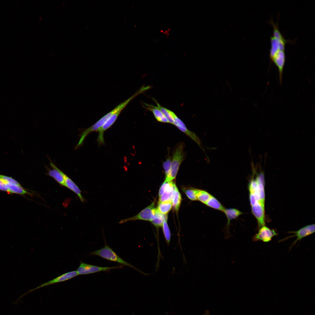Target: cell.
Instances as JSON below:
<instances>
[{
	"mask_svg": "<svg viewBox=\"0 0 315 315\" xmlns=\"http://www.w3.org/2000/svg\"><path fill=\"white\" fill-rule=\"evenodd\" d=\"M184 146L183 143H181L178 145L176 147L173 154L169 174L165 178L164 182L172 181L175 178L180 165L184 160L185 154L183 151Z\"/></svg>",
	"mask_w": 315,
	"mask_h": 315,
	"instance_id": "obj_1",
	"label": "cell"
},
{
	"mask_svg": "<svg viewBox=\"0 0 315 315\" xmlns=\"http://www.w3.org/2000/svg\"><path fill=\"white\" fill-rule=\"evenodd\" d=\"M90 255L98 256L105 259L117 262L124 266L131 267L144 274L142 272L133 265L121 258L108 246L107 245L106 243L103 247L91 252Z\"/></svg>",
	"mask_w": 315,
	"mask_h": 315,
	"instance_id": "obj_2",
	"label": "cell"
},
{
	"mask_svg": "<svg viewBox=\"0 0 315 315\" xmlns=\"http://www.w3.org/2000/svg\"><path fill=\"white\" fill-rule=\"evenodd\" d=\"M117 110V108L116 107L111 111L102 118L94 125L83 131L80 135V139L78 142L76 146L75 149H77L82 146L86 136L90 133L94 131H97L104 125L112 115L116 112Z\"/></svg>",
	"mask_w": 315,
	"mask_h": 315,
	"instance_id": "obj_3",
	"label": "cell"
},
{
	"mask_svg": "<svg viewBox=\"0 0 315 315\" xmlns=\"http://www.w3.org/2000/svg\"><path fill=\"white\" fill-rule=\"evenodd\" d=\"M155 209V202H153L135 215L121 220L119 223L120 224L127 222L139 220L151 221L154 217Z\"/></svg>",
	"mask_w": 315,
	"mask_h": 315,
	"instance_id": "obj_4",
	"label": "cell"
},
{
	"mask_svg": "<svg viewBox=\"0 0 315 315\" xmlns=\"http://www.w3.org/2000/svg\"><path fill=\"white\" fill-rule=\"evenodd\" d=\"M121 265L112 267H102L88 264L80 262L79 267L76 271L78 275H85L94 273L100 272H109L110 270L121 268Z\"/></svg>",
	"mask_w": 315,
	"mask_h": 315,
	"instance_id": "obj_5",
	"label": "cell"
},
{
	"mask_svg": "<svg viewBox=\"0 0 315 315\" xmlns=\"http://www.w3.org/2000/svg\"><path fill=\"white\" fill-rule=\"evenodd\" d=\"M315 231L314 224L308 225L301 228L297 231L289 232V233L293 234L294 235L284 238L280 240L279 241L280 242H283L291 237H296V239L293 242L291 245L290 248H291L298 241H300L304 238L313 234L315 232Z\"/></svg>",
	"mask_w": 315,
	"mask_h": 315,
	"instance_id": "obj_6",
	"label": "cell"
},
{
	"mask_svg": "<svg viewBox=\"0 0 315 315\" xmlns=\"http://www.w3.org/2000/svg\"><path fill=\"white\" fill-rule=\"evenodd\" d=\"M277 235V233L275 230L264 225L259 228L258 232L252 237V240L253 242L262 241L268 242L273 237Z\"/></svg>",
	"mask_w": 315,
	"mask_h": 315,
	"instance_id": "obj_7",
	"label": "cell"
},
{
	"mask_svg": "<svg viewBox=\"0 0 315 315\" xmlns=\"http://www.w3.org/2000/svg\"><path fill=\"white\" fill-rule=\"evenodd\" d=\"M278 68L280 83L281 84L284 69L286 61L284 51L279 50L270 58Z\"/></svg>",
	"mask_w": 315,
	"mask_h": 315,
	"instance_id": "obj_8",
	"label": "cell"
},
{
	"mask_svg": "<svg viewBox=\"0 0 315 315\" xmlns=\"http://www.w3.org/2000/svg\"><path fill=\"white\" fill-rule=\"evenodd\" d=\"M124 108H121L114 113L106 121L104 125L97 131L99 134L97 141L99 145L104 144V134L105 131L110 127L114 124L119 115Z\"/></svg>",
	"mask_w": 315,
	"mask_h": 315,
	"instance_id": "obj_9",
	"label": "cell"
},
{
	"mask_svg": "<svg viewBox=\"0 0 315 315\" xmlns=\"http://www.w3.org/2000/svg\"><path fill=\"white\" fill-rule=\"evenodd\" d=\"M50 165L52 169L47 166L46 168L47 171V175L53 178L61 185L65 186L64 176L65 174L59 169L49 158Z\"/></svg>",
	"mask_w": 315,
	"mask_h": 315,
	"instance_id": "obj_10",
	"label": "cell"
},
{
	"mask_svg": "<svg viewBox=\"0 0 315 315\" xmlns=\"http://www.w3.org/2000/svg\"><path fill=\"white\" fill-rule=\"evenodd\" d=\"M174 121V125L180 130L190 138L201 148V143L199 138L194 132L189 130L183 122L174 113L173 114Z\"/></svg>",
	"mask_w": 315,
	"mask_h": 315,
	"instance_id": "obj_11",
	"label": "cell"
},
{
	"mask_svg": "<svg viewBox=\"0 0 315 315\" xmlns=\"http://www.w3.org/2000/svg\"><path fill=\"white\" fill-rule=\"evenodd\" d=\"M78 275H79L76 271H72L64 273L49 281L42 284L35 288L30 290L29 292H27L24 295H23L22 296L25 295L26 294H27L29 292H30L41 288L55 283L67 281L76 276Z\"/></svg>",
	"mask_w": 315,
	"mask_h": 315,
	"instance_id": "obj_12",
	"label": "cell"
},
{
	"mask_svg": "<svg viewBox=\"0 0 315 315\" xmlns=\"http://www.w3.org/2000/svg\"><path fill=\"white\" fill-rule=\"evenodd\" d=\"M270 43L271 48L269 55L270 58L279 50L285 51L286 43L280 41L271 36L270 37Z\"/></svg>",
	"mask_w": 315,
	"mask_h": 315,
	"instance_id": "obj_13",
	"label": "cell"
},
{
	"mask_svg": "<svg viewBox=\"0 0 315 315\" xmlns=\"http://www.w3.org/2000/svg\"><path fill=\"white\" fill-rule=\"evenodd\" d=\"M64 177L65 186L75 193L77 195L80 201L83 203L84 202L85 200L81 195V191L78 186L65 174L64 175Z\"/></svg>",
	"mask_w": 315,
	"mask_h": 315,
	"instance_id": "obj_14",
	"label": "cell"
},
{
	"mask_svg": "<svg viewBox=\"0 0 315 315\" xmlns=\"http://www.w3.org/2000/svg\"><path fill=\"white\" fill-rule=\"evenodd\" d=\"M144 104L146 108L152 112L155 118L158 121L163 123H169L167 118L157 106L149 105L144 103Z\"/></svg>",
	"mask_w": 315,
	"mask_h": 315,
	"instance_id": "obj_15",
	"label": "cell"
},
{
	"mask_svg": "<svg viewBox=\"0 0 315 315\" xmlns=\"http://www.w3.org/2000/svg\"><path fill=\"white\" fill-rule=\"evenodd\" d=\"M181 200V195L174 183L173 184V192L172 197V205L176 212H178L179 210Z\"/></svg>",
	"mask_w": 315,
	"mask_h": 315,
	"instance_id": "obj_16",
	"label": "cell"
},
{
	"mask_svg": "<svg viewBox=\"0 0 315 315\" xmlns=\"http://www.w3.org/2000/svg\"><path fill=\"white\" fill-rule=\"evenodd\" d=\"M8 190V192L11 194H18L21 195L30 194L31 193L27 191L21 185H18L4 182Z\"/></svg>",
	"mask_w": 315,
	"mask_h": 315,
	"instance_id": "obj_17",
	"label": "cell"
},
{
	"mask_svg": "<svg viewBox=\"0 0 315 315\" xmlns=\"http://www.w3.org/2000/svg\"><path fill=\"white\" fill-rule=\"evenodd\" d=\"M223 212L225 214L227 219L226 226L227 229L229 228L231 220L237 218L243 214L242 212L235 208H225Z\"/></svg>",
	"mask_w": 315,
	"mask_h": 315,
	"instance_id": "obj_18",
	"label": "cell"
},
{
	"mask_svg": "<svg viewBox=\"0 0 315 315\" xmlns=\"http://www.w3.org/2000/svg\"><path fill=\"white\" fill-rule=\"evenodd\" d=\"M172 181H169V184L163 194L159 197V202H172V197L173 192Z\"/></svg>",
	"mask_w": 315,
	"mask_h": 315,
	"instance_id": "obj_19",
	"label": "cell"
},
{
	"mask_svg": "<svg viewBox=\"0 0 315 315\" xmlns=\"http://www.w3.org/2000/svg\"><path fill=\"white\" fill-rule=\"evenodd\" d=\"M167 219V215L163 214L157 209L155 211L154 217L151 221L152 223L156 227L159 228L162 226L164 221Z\"/></svg>",
	"mask_w": 315,
	"mask_h": 315,
	"instance_id": "obj_20",
	"label": "cell"
},
{
	"mask_svg": "<svg viewBox=\"0 0 315 315\" xmlns=\"http://www.w3.org/2000/svg\"><path fill=\"white\" fill-rule=\"evenodd\" d=\"M205 204L208 206L222 212L225 209L218 200L212 195Z\"/></svg>",
	"mask_w": 315,
	"mask_h": 315,
	"instance_id": "obj_21",
	"label": "cell"
},
{
	"mask_svg": "<svg viewBox=\"0 0 315 315\" xmlns=\"http://www.w3.org/2000/svg\"><path fill=\"white\" fill-rule=\"evenodd\" d=\"M270 23L272 26L273 28V36H272L276 39L286 43L289 41L286 40L283 37L280 32L278 25V23L275 24L272 19L270 22Z\"/></svg>",
	"mask_w": 315,
	"mask_h": 315,
	"instance_id": "obj_22",
	"label": "cell"
},
{
	"mask_svg": "<svg viewBox=\"0 0 315 315\" xmlns=\"http://www.w3.org/2000/svg\"><path fill=\"white\" fill-rule=\"evenodd\" d=\"M172 206L171 201L158 202L157 209L162 214L167 215L171 210Z\"/></svg>",
	"mask_w": 315,
	"mask_h": 315,
	"instance_id": "obj_23",
	"label": "cell"
},
{
	"mask_svg": "<svg viewBox=\"0 0 315 315\" xmlns=\"http://www.w3.org/2000/svg\"><path fill=\"white\" fill-rule=\"evenodd\" d=\"M157 106L164 115L168 121L169 123L174 125V120L173 116L174 112L164 107L161 106L155 100Z\"/></svg>",
	"mask_w": 315,
	"mask_h": 315,
	"instance_id": "obj_24",
	"label": "cell"
},
{
	"mask_svg": "<svg viewBox=\"0 0 315 315\" xmlns=\"http://www.w3.org/2000/svg\"><path fill=\"white\" fill-rule=\"evenodd\" d=\"M212 195L204 190L197 189L196 196L197 200L205 204Z\"/></svg>",
	"mask_w": 315,
	"mask_h": 315,
	"instance_id": "obj_25",
	"label": "cell"
},
{
	"mask_svg": "<svg viewBox=\"0 0 315 315\" xmlns=\"http://www.w3.org/2000/svg\"><path fill=\"white\" fill-rule=\"evenodd\" d=\"M167 221V220L164 221L162 226V227L163 233L166 242L167 244L169 245L170 241L171 235Z\"/></svg>",
	"mask_w": 315,
	"mask_h": 315,
	"instance_id": "obj_26",
	"label": "cell"
},
{
	"mask_svg": "<svg viewBox=\"0 0 315 315\" xmlns=\"http://www.w3.org/2000/svg\"><path fill=\"white\" fill-rule=\"evenodd\" d=\"M183 190V191L189 199L192 201L197 200L196 196L197 189L190 188H184Z\"/></svg>",
	"mask_w": 315,
	"mask_h": 315,
	"instance_id": "obj_27",
	"label": "cell"
},
{
	"mask_svg": "<svg viewBox=\"0 0 315 315\" xmlns=\"http://www.w3.org/2000/svg\"><path fill=\"white\" fill-rule=\"evenodd\" d=\"M172 162V159L170 156L166 159L163 164V166L164 170L165 178L168 176L169 174Z\"/></svg>",
	"mask_w": 315,
	"mask_h": 315,
	"instance_id": "obj_28",
	"label": "cell"
},
{
	"mask_svg": "<svg viewBox=\"0 0 315 315\" xmlns=\"http://www.w3.org/2000/svg\"><path fill=\"white\" fill-rule=\"evenodd\" d=\"M0 178L6 183L18 185H21L18 181L11 177L0 174Z\"/></svg>",
	"mask_w": 315,
	"mask_h": 315,
	"instance_id": "obj_29",
	"label": "cell"
},
{
	"mask_svg": "<svg viewBox=\"0 0 315 315\" xmlns=\"http://www.w3.org/2000/svg\"><path fill=\"white\" fill-rule=\"evenodd\" d=\"M0 190L8 192V190L4 181L0 178Z\"/></svg>",
	"mask_w": 315,
	"mask_h": 315,
	"instance_id": "obj_30",
	"label": "cell"
}]
</instances>
